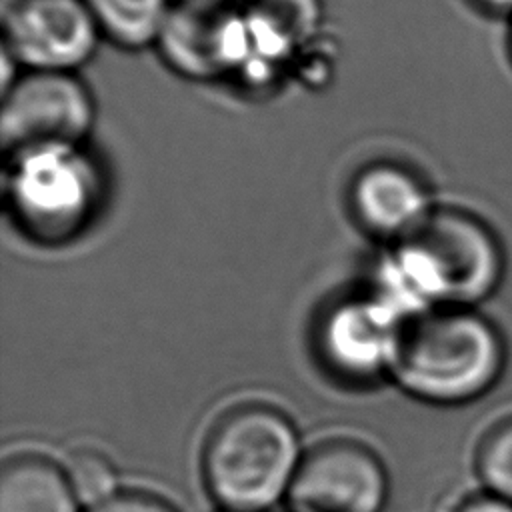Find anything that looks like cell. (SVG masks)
Returning <instances> with one entry per match:
<instances>
[{"label":"cell","instance_id":"obj_12","mask_svg":"<svg viewBox=\"0 0 512 512\" xmlns=\"http://www.w3.org/2000/svg\"><path fill=\"white\" fill-rule=\"evenodd\" d=\"M104 38L120 48L156 44L176 0H84Z\"/></svg>","mask_w":512,"mask_h":512},{"label":"cell","instance_id":"obj_11","mask_svg":"<svg viewBox=\"0 0 512 512\" xmlns=\"http://www.w3.org/2000/svg\"><path fill=\"white\" fill-rule=\"evenodd\" d=\"M64 468L38 454H18L2 464L0 512H80Z\"/></svg>","mask_w":512,"mask_h":512},{"label":"cell","instance_id":"obj_13","mask_svg":"<svg viewBox=\"0 0 512 512\" xmlns=\"http://www.w3.org/2000/svg\"><path fill=\"white\" fill-rule=\"evenodd\" d=\"M474 472L484 490L512 500V414L492 422L478 438Z\"/></svg>","mask_w":512,"mask_h":512},{"label":"cell","instance_id":"obj_8","mask_svg":"<svg viewBox=\"0 0 512 512\" xmlns=\"http://www.w3.org/2000/svg\"><path fill=\"white\" fill-rule=\"evenodd\" d=\"M156 46L182 76L194 80L238 76L246 60L242 8L240 4L176 0Z\"/></svg>","mask_w":512,"mask_h":512},{"label":"cell","instance_id":"obj_18","mask_svg":"<svg viewBox=\"0 0 512 512\" xmlns=\"http://www.w3.org/2000/svg\"><path fill=\"white\" fill-rule=\"evenodd\" d=\"M196 2H208V4H226V6H230V4H240L242 0H196Z\"/></svg>","mask_w":512,"mask_h":512},{"label":"cell","instance_id":"obj_19","mask_svg":"<svg viewBox=\"0 0 512 512\" xmlns=\"http://www.w3.org/2000/svg\"><path fill=\"white\" fill-rule=\"evenodd\" d=\"M510 54H512V26H510Z\"/></svg>","mask_w":512,"mask_h":512},{"label":"cell","instance_id":"obj_3","mask_svg":"<svg viewBox=\"0 0 512 512\" xmlns=\"http://www.w3.org/2000/svg\"><path fill=\"white\" fill-rule=\"evenodd\" d=\"M302 456L286 414L266 404H240L214 422L202 472L224 512H262L288 496Z\"/></svg>","mask_w":512,"mask_h":512},{"label":"cell","instance_id":"obj_1","mask_svg":"<svg viewBox=\"0 0 512 512\" xmlns=\"http://www.w3.org/2000/svg\"><path fill=\"white\" fill-rule=\"evenodd\" d=\"M504 276L506 252L492 226L468 210L436 206L394 242L374 292L410 320L432 308H480Z\"/></svg>","mask_w":512,"mask_h":512},{"label":"cell","instance_id":"obj_9","mask_svg":"<svg viewBox=\"0 0 512 512\" xmlns=\"http://www.w3.org/2000/svg\"><path fill=\"white\" fill-rule=\"evenodd\" d=\"M406 320L376 292L336 302L318 326L324 364L336 374L366 380L390 372Z\"/></svg>","mask_w":512,"mask_h":512},{"label":"cell","instance_id":"obj_4","mask_svg":"<svg viewBox=\"0 0 512 512\" xmlns=\"http://www.w3.org/2000/svg\"><path fill=\"white\" fill-rule=\"evenodd\" d=\"M102 176L84 144H40L10 152L6 196L22 230L42 242L76 236L94 216Z\"/></svg>","mask_w":512,"mask_h":512},{"label":"cell","instance_id":"obj_15","mask_svg":"<svg viewBox=\"0 0 512 512\" xmlns=\"http://www.w3.org/2000/svg\"><path fill=\"white\" fill-rule=\"evenodd\" d=\"M90 512H176L168 502L144 492H116Z\"/></svg>","mask_w":512,"mask_h":512},{"label":"cell","instance_id":"obj_6","mask_svg":"<svg viewBox=\"0 0 512 512\" xmlns=\"http://www.w3.org/2000/svg\"><path fill=\"white\" fill-rule=\"evenodd\" d=\"M100 38L84 0H12L4 12V54L24 70L76 72Z\"/></svg>","mask_w":512,"mask_h":512},{"label":"cell","instance_id":"obj_10","mask_svg":"<svg viewBox=\"0 0 512 512\" xmlns=\"http://www.w3.org/2000/svg\"><path fill=\"white\" fill-rule=\"evenodd\" d=\"M350 206L364 230L392 242L414 232L436 208L422 178L394 162L362 168L350 186Z\"/></svg>","mask_w":512,"mask_h":512},{"label":"cell","instance_id":"obj_7","mask_svg":"<svg viewBox=\"0 0 512 512\" xmlns=\"http://www.w3.org/2000/svg\"><path fill=\"white\" fill-rule=\"evenodd\" d=\"M386 498L382 460L348 438L324 440L304 452L288 492L294 512H380Z\"/></svg>","mask_w":512,"mask_h":512},{"label":"cell","instance_id":"obj_14","mask_svg":"<svg viewBox=\"0 0 512 512\" xmlns=\"http://www.w3.org/2000/svg\"><path fill=\"white\" fill-rule=\"evenodd\" d=\"M80 504L94 508L118 492L114 464L98 450H78L64 468Z\"/></svg>","mask_w":512,"mask_h":512},{"label":"cell","instance_id":"obj_16","mask_svg":"<svg viewBox=\"0 0 512 512\" xmlns=\"http://www.w3.org/2000/svg\"><path fill=\"white\" fill-rule=\"evenodd\" d=\"M454 512H512V500L482 488L476 494L464 498Z\"/></svg>","mask_w":512,"mask_h":512},{"label":"cell","instance_id":"obj_2","mask_svg":"<svg viewBox=\"0 0 512 512\" xmlns=\"http://www.w3.org/2000/svg\"><path fill=\"white\" fill-rule=\"evenodd\" d=\"M508 364L500 326L478 308H432L402 326L390 374L412 396L440 406L490 392Z\"/></svg>","mask_w":512,"mask_h":512},{"label":"cell","instance_id":"obj_5","mask_svg":"<svg viewBox=\"0 0 512 512\" xmlns=\"http://www.w3.org/2000/svg\"><path fill=\"white\" fill-rule=\"evenodd\" d=\"M2 146L10 154L40 144H84L96 104L76 72L24 70L4 84Z\"/></svg>","mask_w":512,"mask_h":512},{"label":"cell","instance_id":"obj_17","mask_svg":"<svg viewBox=\"0 0 512 512\" xmlns=\"http://www.w3.org/2000/svg\"><path fill=\"white\" fill-rule=\"evenodd\" d=\"M476 2L488 10L512 14V0H476Z\"/></svg>","mask_w":512,"mask_h":512}]
</instances>
